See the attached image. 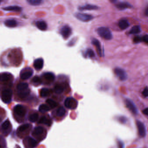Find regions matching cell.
<instances>
[{
  "instance_id": "obj_1",
  "label": "cell",
  "mask_w": 148,
  "mask_h": 148,
  "mask_svg": "<svg viewBox=\"0 0 148 148\" xmlns=\"http://www.w3.org/2000/svg\"><path fill=\"white\" fill-rule=\"evenodd\" d=\"M97 31L100 37L106 40H110L113 37L112 33L108 28L100 27L97 29Z\"/></svg>"
},
{
  "instance_id": "obj_2",
  "label": "cell",
  "mask_w": 148,
  "mask_h": 148,
  "mask_svg": "<svg viewBox=\"0 0 148 148\" xmlns=\"http://www.w3.org/2000/svg\"><path fill=\"white\" fill-rule=\"evenodd\" d=\"M12 96V92L10 89H6L1 93V98L3 102L5 103H8L11 101Z\"/></svg>"
},
{
  "instance_id": "obj_3",
  "label": "cell",
  "mask_w": 148,
  "mask_h": 148,
  "mask_svg": "<svg viewBox=\"0 0 148 148\" xmlns=\"http://www.w3.org/2000/svg\"><path fill=\"white\" fill-rule=\"evenodd\" d=\"M114 73L119 79L121 81H125L127 79V74L125 70L120 68L116 67L114 69Z\"/></svg>"
},
{
  "instance_id": "obj_4",
  "label": "cell",
  "mask_w": 148,
  "mask_h": 148,
  "mask_svg": "<svg viewBox=\"0 0 148 148\" xmlns=\"http://www.w3.org/2000/svg\"><path fill=\"white\" fill-rule=\"evenodd\" d=\"M64 105L65 107L68 109H74L77 107L78 102L74 98L68 97L65 100Z\"/></svg>"
},
{
  "instance_id": "obj_5",
  "label": "cell",
  "mask_w": 148,
  "mask_h": 148,
  "mask_svg": "<svg viewBox=\"0 0 148 148\" xmlns=\"http://www.w3.org/2000/svg\"><path fill=\"white\" fill-rule=\"evenodd\" d=\"M113 2L115 4L116 7L120 10L122 11L126 9H130L132 8V5L130 3L125 1H117L116 0H113Z\"/></svg>"
},
{
  "instance_id": "obj_6",
  "label": "cell",
  "mask_w": 148,
  "mask_h": 148,
  "mask_svg": "<svg viewBox=\"0 0 148 148\" xmlns=\"http://www.w3.org/2000/svg\"><path fill=\"white\" fill-rule=\"evenodd\" d=\"M60 33L64 39H67L72 34V29L68 25L63 26L60 29Z\"/></svg>"
},
{
  "instance_id": "obj_7",
  "label": "cell",
  "mask_w": 148,
  "mask_h": 148,
  "mask_svg": "<svg viewBox=\"0 0 148 148\" xmlns=\"http://www.w3.org/2000/svg\"><path fill=\"white\" fill-rule=\"evenodd\" d=\"M75 17L80 21L85 22L91 21L93 19V17L91 15L80 13H75Z\"/></svg>"
},
{
  "instance_id": "obj_8",
  "label": "cell",
  "mask_w": 148,
  "mask_h": 148,
  "mask_svg": "<svg viewBox=\"0 0 148 148\" xmlns=\"http://www.w3.org/2000/svg\"><path fill=\"white\" fill-rule=\"evenodd\" d=\"M14 112L17 116L23 117L25 115L26 110L23 106L18 104L14 107Z\"/></svg>"
},
{
  "instance_id": "obj_9",
  "label": "cell",
  "mask_w": 148,
  "mask_h": 148,
  "mask_svg": "<svg viewBox=\"0 0 148 148\" xmlns=\"http://www.w3.org/2000/svg\"><path fill=\"white\" fill-rule=\"evenodd\" d=\"M126 106L130 111L134 114H137L138 113V109L134 103L131 100L126 99L125 100Z\"/></svg>"
},
{
  "instance_id": "obj_10",
  "label": "cell",
  "mask_w": 148,
  "mask_h": 148,
  "mask_svg": "<svg viewBox=\"0 0 148 148\" xmlns=\"http://www.w3.org/2000/svg\"><path fill=\"white\" fill-rule=\"evenodd\" d=\"M137 125L138 129L139 135L142 137H145L146 135V128L143 123L139 121H137Z\"/></svg>"
},
{
  "instance_id": "obj_11",
  "label": "cell",
  "mask_w": 148,
  "mask_h": 148,
  "mask_svg": "<svg viewBox=\"0 0 148 148\" xmlns=\"http://www.w3.org/2000/svg\"><path fill=\"white\" fill-rule=\"evenodd\" d=\"M92 44L96 47L97 53H98L99 55L100 56V57H102L103 55L102 51L99 40L97 39L93 38L92 40Z\"/></svg>"
},
{
  "instance_id": "obj_12",
  "label": "cell",
  "mask_w": 148,
  "mask_h": 148,
  "mask_svg": "<svg viewBox=\"0 0 148 148\" xmlns=\"http://www.w3.org/2000/svg\"><path fill=\"white\" fill-rule=\"evenodd\" d=\"M99 7L95 5H90V4H86L84 6H80L78 7V9L80 11H85V10H97L99 9Z\"/></svg>"
},
{
  "instance_id": "obj_13",
  "label": "cell",
  "mask_w": 148,
  "mask_h": 148,
  "mask_svg": "<svg viewBox=\"0 0 148 148\" xmlns=\"http://www.w3.org/2000/svg\"><path fill=\"white\" fill-rule=\"evenodd\" d=\"M33 74V71L31 69H25L21 74V78L22 80H27L30 78Z\"/></svg>"
},
{
  "instance_id": "obj_14",
  "label": "cell",
  "mask_w": 148,
  "mask_h": 148,
  "mask_svg": "<svg viewBox=\"0 0 148 148\" xmlns=\"http://www.w3.org/2000/svg\"><path fill=\"white\" fill-rule=\"evenodd\" d=\"M130 24L129 21L125 19H122L119 22V26L121 30H124L129 27Z\"/></svg>"
},
{
  "instance_id": "obj_15",
  "label": "cell",
  "mask_w": 148,
  "mask_h": 148,
  "mask_svg": "<svg viewBox=\"0 0 148 148\" xmlns=\"http://www.w3.org/2000/svg\"><path fill=\"white\" fill-rule=\"evenodd\" d=\"M44 66V60L42 58L37 59L35 60L34 63V66L37 70H40L43 68Z\"/></svg>"
},
{
  "instance_id": "obj_16",
  "label": "cell",
  "mask_w": 148,
  "mask_h": 148,
  "mask_svg": "<svg viewBox=\"0 0 148 148\" xmlns=\"http://www.w3.org/2000/svg\"><path fill=\"white\" fill-rule=\"evenodd\" d=\"M25 141L26 143L28 144V148H34L37 145V142L34 139L30 137L27 138Z\"/></svg>"
},
{
  "instance_id": "obj_17",
  "label": "cell",
  "mask_w": 148,
  "mask_h": 148,
  "mask_svg": "<svg viewBox=\"0 0 148 148\" xmlns=\"http://www.w3.org/2000/svg\"><path fill=\"white\" fill-rule=\"evenodd\" d=\"M36 25L37 27V28L40 30H46L47 28V26L46 23L44 22V21H38L36 22Z\"/></svg>"
},
{
  "instance_id": "obj_18",
  "label": "cell",
  "mask_w": 148,
  "mask_h": 148,
  "mask_svg": "<svg viewBox=\"0 0 148 148\" xmlns=\"http://www.w3.org/2000/svg\"><path fill=\"white\" fill-rule=\"evenodd\" d=\"M3 9L6 11H21L22 10V8L18 6H11L3 8Z\"/></svg>"
},
{
  "instance_id": "obj_19",
  "label": "cell",
  "mask_w": 148,
  "mask_h": 148,
  "mask_svg": "<svg viewBox=\"0 0 148 148\" xmlns=\"http://www.w3.org/2000/svg\"><path fill=\"white\" fill-rule=\"evenodd\" d=\"M44 76L45 79L50 82H53L55 78V75L51 72L45 73L44 74Z\"/></svg>"
},
{
  "instance_id": "obj_20",
  "label": "cell",
  "mask_w": 148,
  "mask_h": 148,
  "mask_svg": "<svg viewBox=\"0 0 148 148\" xmlns=\"http://www.w3.org/2000/svg\"><path fill=\"white\" fill-rule=\"evenodd\" d=\"M5 25L9 28H14L17 25V23L16 21L12 19L7 20V21H5Z\"/></svg>"
},
{
  "instance_id": "obj_21",
  "label": "cell",
  "mask_w": 148,
  "mask_h": 148,
  "mask_svg": "<svg viewBox=\"0 0 148 148\" xmlns=\"http://www.w3.org/2000/svg\"><path fill=\"white\" fill-rule=\"evenodd\" d=\"M141 32V27L139 25H135L132 27L131 29L130 30V34H137Z\"/></svg>"
},
{
  "instance_id": "obj_22",
  "label": "cell",
  "mask_w": 148,
  "mask_h": 148,
  "mask_svg": "<svg viewBox=\"0 0 148 148\" xmlns=\"http://www.w3.org/2000/svg\"><path fill=\"white\" fill-rule=\"evenodd\" d=\"M30 90L29 89H28L25 90L19 91L18 94L19 97H21V98H24L28 97L30 94Z\"/></svg>"
},
{
  "instance_id": "obj_23",
  "label": "cell",
  "mask_w": 148,
  "mask_h": 148,
  "mask_svg": "<svg viewBox=\"0 0 148 148\" xmlns=\"http://www.w3.org/2000/svg\"><path fill=\"white\" fill-rule=\"evenodd\" d=\"M44 129L41 126H38L35 128L33 132V135L39 136L41 134L44 132Z\"/></svg>"
},
{
  "instance_id": "obj_24",
  "label": "cell",
  "mask_w": 148,
  "mask_h": 148,
  "mask_svg": "<svg viewBox=\"0 0 148 148\" xmlns=\"http://www.w3.org/2000/svg\"><path fill=\"white\" fill-rule=\"evenodd\" d=\"M39 123H41V124H44L45 125L50 126L51 125L52 122L50 120L47 119L45 116H43L40 119L39 121Z\"/></svg>"
},
{
  "instance_id": "obj_25",
  "label": "cell",
  "mask_w": 148,
  "mask_h": 148,
  "mask_svg": "<svg viewBox=\"0 0 148 148\" xmlns=\"http://www.w3.org/2000/svg\"><path fill=\"white\" fill-rule=\"evenodd\" d=\"M54 92L57 94H61L64 91V87L60 84H57L54 88Z\"/></svg>"
},
{
  "instance_id": "obj_26",
  "label": "cell",
  "mask_w": 148,
  "mask_h": 148,
  "mask_svg": "<svg viewBox=\"0 0 148 148\" xmlns=\"http://www.w3.org/2000/svg\"><path fill=\"white\" fill-rule=\"evenodd\" d=\"M28 84L27 83H19L17 86V89L19 91L25 90L26 89H28Z\"/></svg>"
},
{
  "instance_id": "obj_27",
  "label": "cell",
  "mask_w": 148,
  "mask_h": 148,
  "mask_svg": "<svg viewBox=\"0 0 148 148\" xmlns=\"http://www.w3.org/2000/svg\"><path fill=\"white\" fill-rule=\"evenodd\" d=\"M66 112V111L64 107H60L57 111V115L59 117H62L65 115Z\"/></svg>"
},
{
  "instance_id": "obj_28",
  "label": "cell",
  "mask_w": 148,
  "mask_h": 148,
  "mask_svg": "<svg viewBox=\"0 0 148 148\" xmlns=\"http://www.w3.org/2000/svg\"><path fill=\"white\" fill-rule=\"evenodd\" d=\"M11 77V74L9 73H3L0 76V80L3 81L9 80Z\"/></svg>"
},
{
  "instance_id": "obj_29",
  "label": "cell",
  "mask_w": 148,
  "mask_h": 148,
  "mask_svg": "<svg viewBox=\"0 0 148 148\" xmlns=\"http://www.w3.org/2000/svg\"><path fill=\"white\" fill-rule=\"evenodd\" d=\"M11 123L9 121L7 120L4 122L1 125V129L3 131H7V130H8L9 129Z\"/></svg>"
},
{
  "instance_id": "obj_30",
  "label": "cell",
  "mask_w": 148,
  "mask_h": 148,
  "mask_svg": "<svg viewBox=\"0 0 148 148\" xmlns=\"http://www.w3.org/2000/svg\"><path fill=\"white\" fill-rule=\"evenodd\" d=\"M50 110V107L46 104H42L40 105L39 108V110L41 113H45Z\"/></svg>"
},
{
  "instance_id": "obj_31",
  "label": "cell",
  "mask_w": 148,
  "mask_h": 148,
  "mask_svg": "<svg viewBox=\"0 0 148 148\" xmlns=\"http://www.w3.org/2000/svg\"><path fill=\"white\" fill-rule=\"evenodd\" d=\"M50 94V91L47 88H43L40 91V96L42 97H48Z\"/></svg>"
},
{
  "instance_id": "obj_32",
  "label": "cell",
  "mask_w": 148,
  "mask_h": 148,
  "mask_svg": "<svg viewBox=\"0 0 148 148\" xmlns=\"http://www.w3.org/2000/svg\"><path fill=\"white\" fill-rule=\"evenodd\" d=\"M46 103L48 104L49 105L52 109L55 108L56 107H57L58 105L55 101H54L53 100H51V99H48L46 100Z\"/></svg>"
},
{
  "instance_id": "obj_33",
  "label": "cell",
  "mask_w": 148,
  "mask_h": 148,
  "mask_svg": "<svg viewBox=\"0 0 148 148\" xmlns=\"http://www.w3.org/2000/svg\"><path fill=\"white\" fill-rule=\"evenodd\" d=\"M95 53L94 51L91 49H88L86 50L85 52V56L86 57H89L92 58L95 57Z\"/></svg>"
},
{
  "instance_id": "obj_34",
  "label": "cell",
  "mask_w": 148,
  "mask_h": 148,
  "mask_svg": "<svg viewBox=\"0 0 148 148\" xmlns=\"http://www.w3.org/2000/svg\"><path fill=\"white\" fill-rule=\"evenodd\" d=\"M38 118V114L37 113L33 114L31 115L29 117V120L30 122L34 123L37 121Z\"/></svg>"
},
{
  "instance_id": "obj_35",
  "label": "cell",
  "mask_w": 148,
  "mask_h": 148,
  "mask_svg": "<svg viewBox=\"0 0 148 148\" xmlns=\"http://www.w3.org/2000/svg\"><path fill=\"white\" fill-rule=\"evenodd\" d=\"M30 125L28 124H23L20 126L18 129H17V131L19 132H23L25 130L28 129L29 127H30Z\"/></svg>"
},
{
  "instance_id": "obj_36",
  "label": "cell",
  "mask_w": 148,
  "mask_h": 148,
  "mask_svg": "<svg viewBox=\"0 0 148 148\" xmlns=\"http://www.w3.org/2000/svg\"><path fill=\"white\" fill-rule=\"evenodd\" d=\"M28 2L30 5L36 6L40 5L42 1L40 0H28Z\"/></svg>"
},
{
  "instance_id": "obj_37",
  "label": "cell",
  "mask_w": 148,
  "mask_h": 148,
  "mask_svg": "<svg viewBox=\"0 0 148 148\" xmlns=\"http://www.w3.org/2000/svg\"><path fill=\"white\" fill-rule=\"evenodd\" d=\"M33 83L35 85H39L41 83V80L38 76H35L32 80Z\"/></svg>"
},
{
  "instance_id": "obj_38",
  "label": "cell",
  "mask_w": 148,
  "mask_h": 148,
  "mask_svg": "<svg viewBox=\"0 0 148 148\" xmlns=\"http://www.w3.org/2000/svg\"><path fill=\"white\" fill-rule=\"evenodd\" d=\"M142 40V37H140L139 36H136L133 39V42L135 44H139V43L141 42Z\"/></svg>"
},
{
  "instance_id": "obj_39",
  "label": "cell",
  "mask_w": 148,
  "mask_h": 148,
  "mask_svg": "<svg viewBox=\"0 0 148 148\" xmlns=\"http://www.w3.org/2000/svg\"><path fill=\"white\" fill-rule=\"evenodd\" d=\"M76 41V39L75 38H74L70 41H69V43L68 44V46H72L74 45Z\"/></svg>"
},
{
  "instance_id": "obj_40",
  "label": "cell",
  "mask_w": 148,
  "mask_h": 148,
  "mask_svg": "<svg viewBox=\"0 0 148 148\" xmlns=\"http://www.w3.org/2000/svg\"><path fill=\"white\" fill-rule=\"evenodd\" d=\"M142 95H143L144 97H148V87L146 86V88L144 89L143 92H142Z\"/></svg>"
},
{
  "instance_id": "obj_41",
  "label": "cell",
  "mask_w": 148,
  "mask_h": 148,
  "mask_svg": "<svg viewBox=\"0 0 148 148\" xmlns=\"http://www.w3.org/2000/svg\"><path fill=\"white\" fill-rule=\"evenodd\" d=\"M142 40L144 42H145L146 44H147L148 43V35L146 34L145 36H144L143 37H142Z\"/></svg>"
},
{
  "instance_id": "obj_42",
  "label": "cell",
  "mask_w": 148,
  "mask_h": 148,
  "mask_svg": "<svg viewBox=\"0 0 148 148\" xmlns=\"http://www.w3.org/2000/svg\"><path fill=\"white\" fill-rule=\"evenodd\" d=\"M143 113L145 115H146V116H148V108H146L145 109H144L143 111Z\"/></svg>"
},
{
  "instance_id": "obj_43",
  "label": "cell",
  "mask_w": 148,
  "mask_h": 148,
  "mask_svg": "<svg viewBox=\"0 0 148 148\" xmlns=\"http://www.w3.org/2000/svg\"><path fill=\"white\" fill-rule=\"evenodd\" d=\"M120 120L121 122H123V123H125L126 121V119L124 117H122V118H120Z\"/></svg>"
},
{
  "instance_id": "obj_44",
  "label": "cell",
  "mask_w": 148,
  "mask_h": 148,
  "mask_svg": "<svg viewBox=\"0 0 148 148\" xmlns=\"http://www.w3.org/2000/svg\"><path fill=\"white\" fill-rule=\"evenodd\" d=\"M0 147H1V146H0Z\"/></svg>"
},
{
  "instance_id": "obj_45",
  "label": "cell",
  "mask_w": 148,
  "mask_h": 148,
  "mask_svg": "<svg viewBox=\"0 0 148 148\" xmlns=\"http://www.w3.org/2000/svg\"><path fill=\"white\" fill-rule=\"evenodd\" d=\"M0 121H1V120H0Z\"/></svg>"
},
{
  "instance_id": "obj_46",
  "label": "cell",
  "mask_w": 148,
  "mask_h": 148,
  "mask_svg": "<svg viewBox=\"0 0 148 148\" xmlns=\"http://www.w3.org/2000/svg\"></svg>"
}]
</instances>
